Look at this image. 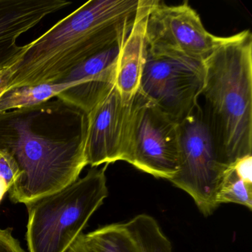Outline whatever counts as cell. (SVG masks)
<instances>
[{
  "label": "cell",
  "mask_w": 252,
  "mask_h": 252,
  "mask_svg": "<svg viewBox=\"0 0 252 252\" xmlns=\"http://www.w3.org/2000/svg\"><path fill=\"white\" fill-rule=\"evenodd\" d=\"M88 114L59 99L0 113V150L22 175L10 189L14 203H31L79 179L87 166Z\"/></svg>",
  "instance_id": "obj_1"
},
{
  "label": "cell",
  "mask_w": 252,
  "mask_h": 252,
  "mask_svg": "<svg viewBox=\"0 0 252 252\" xmlns=\"http://www.w3.org/2000/svg\"><path fill=\"white\" fill-rule=\"evenodd\" d=\"M142 0H91L24 45L5 69L7 92L59 83L88 59L126 39ZM6 92V93H7Z\"/></svg>",
  "instance_id": "obj_2"
},
{
  "label": "cell",
  "mask_w": 252,
  "mask_h": 252,
  "mask_svg": "<svg viewBox=\"0 0 252 252\" xmlns=\"http://www.w3.org/2000/svg\"><path fill=\"white\" fill-rule=\"evenodd\" d=\"M200 98L203 113L228 166L252 155V34L225 37L204 62Z\"/></svg>",
  "instance_id": "obj_3"
},
{
  "label": "cell",
  "mask_w": 252,
  "mask_h": 252,
  "mask_svg": "<svg viewBox=\"0 0 252 252\" xmlns=\"http://www.w3.org/2000/svg\"><path fill=\"white\" fill-rule=\"evenodd\" d=\"M107 165L91 167L84 178L26 204L29 252H65L109 194Z\"/></svg>",
  "instance_id": "obj_4"
},
{
  "label": "cell",
  "mask_w": 252,
  "mask_h": 252,
  "mask_svg": "<svg viewBox=\"0 0 252 252\" xmlns=\"http://www.w3.org/2000/svg\"><path fill=\"white\" fill-rule=\"evenodd\" d=\"M179 170L171 180L189 194L205 217L214 213L220 182L228 165L224 161L200 104L178 123Z\"/></svg>",
  "instance_id": "obj_5"
},
{
  "label": "cell",
  "mask_w": 252,
  "mask_h": 252,
  "mask_svg": "<svg viewBox=\"0 0 252 252\" xmlns=\"http://www.w3.org/2000/svg\"><path fill=\"white\" fill-rule=\"evenodd\" d=\"M124 161L169 181L179 170L178 122L139 93L132 100Z\"/></svg>",
  "instance_id": "obj_6"
},
{
  "label": "cell",
  "mask_w": 252,
  "mask_h": 252,
  "mask_svg": "<svg viewBox=\"0 0 252 252\" xmlns=\"http://www.w3.org/2000/svg\"><path fill=\"white\" fill-rule=\"evenodd\" d=\"M204 75L203 63L147 49L138 93L179 123L198 104Z\"/></svg>",
  "instance_id": "obj_7"
},
{
  "label": "cell",
  "mask_w": 252,
  "mask_h": 252,
  "mask_svg": "<svg viewBox=\"0 0 252 252\" xmlns=\"http://www.w3.org/2000/svg\"><path fill=\"white\" fill-rule=\"evenodd\" d=\"M147 49L155 54L204 63L225 37L209 33L188 2L168 5L155 1L146 24Z\"/></svg>",
  "instance_id": "obj_8"
},
{
  "label": "cell",
  "mask_w": 252,
  "mask_h": 252,
  "mask_svg": "<svg viewBox=\"0 0 252 252\" xmlns=\"http://www.w3.org/2000/svg\"><path fill=\"white\" fill-rule=\"evenodd\" d=\"M132 102H124L116 88L88 114L87 164L91 167L124 160Z\"/></svg>",
  "instance_id": "obj_9"
},
{
  "label": "cell",
  "mask_w": 252,
  "mask_h": 252,
  "mask_svg": "<svg viewBox=\"0 0 252 252\" xmlns=\"http://www.w3.org/2000/svg\"><path fill=\"white\" fill-rule=\"evenodd\" d=\"M125 39L79 64L59 83L80 81L57 98L88 114L116 88L118 60Z\"/></svg>",
  "instance_id": "obj_10"
},
{
  "label": "cell",
  "mask_w": 252,
  "mask_h": 252,
  "mask_svg": "<svg viewBox=\"0 0 252 252\" xmlns=\"http://www.w3.org/2000/svg\"><path fill=\"white\" fill-rule=\"evenodd\" d=\"M71 5L65 0H0V70L14 64L24 51L17 39L47 16Z\"/></svg>",
  "instance_id": "obj_11"
},
{
  "label": "cell",
  "mask_w": 252,
  "mask_h": 252,
  "mask_svg": "<svg viewBox=\"0 0 252 252\" xmlns=\"http://www.w3.org/2000/svg\"><path fill=\"white\" fill-rule=\"evenodd\" d=\"M153 1L142 0L119 53L116 88L126 104L132 102L139 90L147 51L146 24Z\"/></svg>",
  "instance_id": "obj_12"
},
{
  "label": "cell",
  "mask_w": 252,
  "mask_h": 252,
  "mask_svg": "<svg viewBox=\"0 0 252 252\" xmlns=\"http://www.w3.org/2000/svg\"><path fill=\"white\" fill-rule=\"evenodd\" d=\"M80 83V81H77L68 83L41 84L11 90L0 98V113L39 105Z\"/></svg>",
  "instance_id": "obj_13"
},
{
  "label": "cell",
  "mask_w": 252,
  "mask_h": 252,
  "mask_svg": "<svg viewBox=\"0 0 252 252\" xmlns=\"http://www.w3.org/2000/svg\"><path fill=\"white\" fill-rule=\"evenodd\" d=\"M91 252H138L125 222L104 225L85 234Z\"/></svg>",
  "instance_id": "obj_14"
},
{
  "label": "cell",
  "mask_w": 252,
  "mask_h": 252,
  "mask_svg": "<svg viewBox=\"0 0 252 252\" xmlns=\"http://www.w3.org/2000/svg\"><path fill=\"white\" fill-rule=\"evenodd\" d=\"M216 202L218 206L222 203H234L252 211V184L240 178L230 165L220 182Z\"/></svg>",
  "instance_id": "obj_15"
},
{
  "label": "cell",
  "mask_w": 252,
  "mask_h": 252,
  "mask_svg": "<svg viewBox=\"0 0 252 252\" xmlns=\"http://www.w3.org/2000/svg\"><path fill=\"white\" fill-rule=\"evenodd\" d=\"M21 175V171L13 156L8 152L0 150V176L7 181L11 188Z\"/></svg>",
  "instance_id": "obj_16"
},
{
  "label": "cell",
  "mask_w": 252,
  "mask_h": 252,
  "mask_svg": "<svg viewBox=\"0 0 252 252\" xmlns=\"http://www.w3.org/2000/svg\"><path fill=\"white\" fill-rule=\"evenodd\" d=\"M12 228H0V252H26L12 235Z\"/></svg>",
  "instance_id": "obj_17"
},
{
  "label": "cell",
  "mask_w": 252,
  "mask_h": 252,
  "mask_svg": "<svg viewBox=\"0 0 252 252\" xmlns=\"http://www.w3.org/2000/svg\"><path fill=\"white\" fill-rule=\"evenodd\" d=\"M231 167L240 178L252 184V155L236 160L231 164Z\"/></svg>",
  "instance_id": "obj_18"
},
{
  "label": "cell",
  "mask_w": 252,
  "mask_h": 252,
  "mask_svg": "<svg viewBox=\"0 0 252 252\" xmlns=\"http://www.w3.org/2000/svg\"><path fill=\"white\" fill-rule=\"evenodd\" d=\"M65 252H91L85 243V234H80Z\"/></svg>",
  "instance_id": "obj_19"
},
{
  "label": "cell",
  "mask_w": 252,
  "mask_h": 252,
  "mask_svg": "<svg viewBox=\"0 0 252 252\" xmlns=\"http://www.w3.org/2000/svg\"><path fill=\"white\" fill-rule=\"evenodd\" d=\"M10 186L3 178L0 176V203L3 199L4 196L8 191H9Z\"/></svg>",
  "instance_id": "obj_20"
},
{
  "label": "cell",
  "mask_w": 252,
  "mask_h": 252,
  "mask_svg": "<svg viewBox=\"0 0 252 252\" xmlns=\"http://www.w3.org/2000/svg\"><path fill=\"white\" fill-rule=\"evenodd\" d=\"M5 68L0 70V98L7 92L6 83H5Z\"/></svg>",
  "instance_id": "obj_21"
}]
</instances>
